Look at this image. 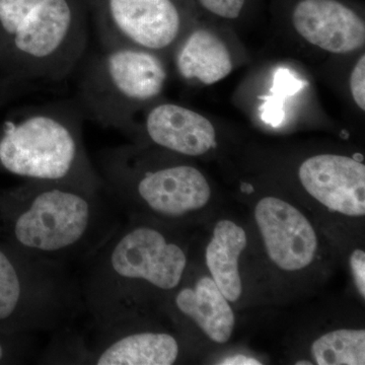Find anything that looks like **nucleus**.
I'll list each match as a JSON object with an SVG mask.
<instances>
[{
    "mask_svg": "<svg viewBox=\"0 0 365 365\" xmlns=\"http://www.w3.org/2000/svg\"><path fill=\"white\" fill-rule=\"evenodd\" d=\"M98 46L139 48L170 59L196 21L190 0H86Z\"/></svg>",
    "mask_w": 365,
    "mask_h": 365,
    "instance_id": "obj_8",
    "label": "nucleus"
},
{
    "mask_svg": "<svg viewBox=\"0 0 365 365\" xmlns=\"http://www.w3.org/2000/svg\"><path fill=\"white\" fill-rule=\"evenodd\" d=\"M247 244L244 228L232 220H223L216 223L206 248V264L211 278L230 302H237L242 295L239 260Z\"/></svg>",
    "mask_w": 365,
    "mask_h": 365,
    "instance_id": "obj_15",
    "label": "nucleus"
},
{
    "mask_svg": "<svg viewBox=\"0 0 365 365\" xmlns=\"http://www.w3.org/2000/svg\"><path fill=\"white\" fill-rule=\"evenodd\" d=\"M36 334H14L0 331V364H20L26 360L37 361L38 353L35 342Z\"/></svg>",
    "mask_w": 365,
    "mask_h": 365,
    "instance_id": "obj_17",
    "label": "nucleus"
},
{
    "mask_svg": "<svg viewBox=\"0 0 365 365\" xmlns=\"http://www.w3.org/2000/svg\"><path fill=\"white\" fill-rule=\"evenodd\" d=\"M353 279L359 294L365 297V253L362 250H355L350 256Z\"/></svg>",
    "mask_w": 365,
    "mask_h": 365,
    "instance_id": "obj_20",
    "label": "nucleus"
},
{
    "mask_svg": "<svg viewBox=\"0 0 365 365\" xmlns=\"http://www.w3.org/2000/svg\"><path fill=\"white\" fill-rule=\"evenodd\" d=\"M304 190L330 210L365 215V165L347 155L323 153L307 158L299 169Z\"/></svg>",
    "mask_w": 365,
    "mask_h": 365,
    "instance_id": "obj_12",
    "label": "nucleus"
},
{
    "mask_svg": "<svg viewBox=\"0 0 365 365\" xmlns=\"http://www.w3.org/2000/svg\"><path fill=\"white\" fill-rule=\"evenodd\" d=\"M289 20L295 33L317 49L348 55L364 49V16L344 0H294Z\"/></svg>",
    "mask_w": 365,
    "mask_h": 365,
    "instance_id": "obj_10",
    "label": "nucleus"
},
{
    "mask_svg": "<svg viewBox=\"0 0 365 365\" xmlns=\"http://www.w3.org/2000/svg\"><path fill=\"white\" fill-rule=\"evenodd\" d=\"M83 314L73 268L0 242V331L58 332Z\"/></svg>",
    "mask_w": 365,
    "mask_h": 365,
    "instance_id": "obj_7",
    "label": "nucleus"
},
{
    "mask_svg": "<svg viewBox=\"0 0 365 365\" xmlns=\"http://www.w3.org/2000/svg\"><path fill=\"white\" fill-rule=\"evenodd\" d=\"M220 364L225 365H260L261 362L250 357L244 356V355H235V356L228 357V359L222 360Z\"/></svg>",
    "mask_w": 365,
    "mask_h": 365,
    "instance_id": "obj_21",
    "label": "nucleus"
},
{
    "mask_svg": "<svg viewBox=\"0 0 365 365\" xmlns=\"http://www.w3.org/2000/svg\"><path fill=\"white\" fill-rule=\"evenodd\" d=\"M86 118L76 100L28 106L0 125V170L26 181L104 190L86 151Z\"/></svg>",
    "mask_w": 365,
    "mask_h": 365,
    "instance_id": "obj_4",
    "label": "nucleus"
},
{
    "mask_svg": "<svg viewBox=\"0 0 365 365\" xmlns=\"http://www.w3.org/2000/svg\"><path fill=\"white\" fill-rule=\"evenodd\" d=\"M255 218L269 258L277 267L294 272L313 263L318 237L299 209L282 199L265 197L257 203Z\"/></svg>",
    "mask_w": 365,
    "mask_h": 365,
    "instance_id": "obj_11",
    "label": "nucleus"
},
{
    "mask_svg": "<svg viewBox=\"0 0 365 365\" xmlns=\"http://www.w3.org/2000/svg\"><path fill=\"white\" fill-rule=\"evenodd\" d=\"M197 11L218 20H239L248 11L251 0H190Z\"/></svg>",
    "mask_w": 365,
    "mask_h": 365,
    "instance_id": "obj_18",
    "label": "nucleus"
},
{
    "mask_svg": "<svg viewBox=\"0 0 365 365\" xmlns=\"http://www.w3.org/2000/svg\"><path fill=\"white\" fill-rule=\"evenodd\" d=\"M151 220L128 216L76 269L91 329L138 323L151 299L174 292L188 265L186 252Z\"/></svg>",
    "mask_w": 365,
    "mask_h": 365,
    "instance_id": "obj_1",
    "label": "nucleus"
},
{
    "mask_svg": "<svg viewBox=\"0 0 365 365\" xmlns=\"http://www.w3.org/2000/svg\"><path fill=\"white\" fill-rule=\"evenodd\" d=\"M312 355L319 365H364V329H339L321 336L312 345Z\"/></svg>",
    "mask_w": 365,
    "mask_h": 365,
    "instance_id": "obj_16",
    "label": "nucleus"
},
{
    "mask_svg": "<svg viewBox=\"0 0 365 365\" xmlns=\"http://www.w3.org/2000/svg\"><path fill=\"white\" fill-rule=\"evenodd\" d=\"M174 153L145 144L105 148L97 168L106 190L127 216L182 220L210 200L203 173Z\"/></svg>",
    "mask_w": 365,
    "mask_h": 365,
    "instance_id": "obj_5",
    "label": "nucleus"
},
{
    "mask_svg": "<svg viewBox=\"0 0 365 365\" xmlns=\"http://www.w3.org/2000/svg\"><path fill=\"white\" fill-rule=\"evenodd\" d=\"M175 292L170 304L178 313L191 319L213 342L225 344L230 339L234 312L212 278L203 276L192 287H179Z\"/></svg>",
    "mask_w": 365,
    "mask_h": 365,
    "instance_id": "obj_14",
    "label": "nucleus"
},
{
    "mask_svg": "<svg viewBox=\"0 0 365 365\" xmlns=\"http://www.w3.org/2000/svg\"><path fill=\"white\" fill-rule=\"evenodd\" d=\"M106 188L26 181L0 192V237L43 260L78 267L121 223Z\"/></svg>",
    "mask_w": 365,
    "mask_h": 365,
    "instance_id": "obj_2",
    "label": "nucleus"
},
{
    "mask_svg": "<svg viewBox=\"0 0 365 365\" xmlns=\"http://www.w3.org/2000/svg\"><path fill=\"white\" fill-rule=\"evenodd\" d=\"M297 364H312V362H297Z\"/></svg>",
    "mask_w": 365,
    "mask_h": 365,
    "instance_id": "obj_22",
    "label": "nucleus"
},
{
    "mask_svg": "<svg viewBox=\"0 0 365 365\" xmlns=\"http://www.w3.org/2000/svg\"><path fill=\"white\" fill-rule=\"evenodd\" d=\"M167 57L115 46L86 52L79 66L76 101L86 119L127 130L134 118L162 98L169 79Z\"/></svg>",
    "mask_w": 365,
    "mask_h": 365,
    "instance_id": "obj_6",
    "label": "nucleus"
},
{
    "mask_svg": "<svg viewBox=\"0 0 365 365\" xmlns=\"http://www.w3.org/2000/svg\"><path fill=\"white\" fill-rule=\"evenodd\" d=\"M86 0H0V73L31 85H59L88 51Z\"/></svg>",
    "mask_w": 365,
    "mask_h": 365,
    "instance_id": "obj_3",
    "label": "nucleus"
},
{
    "mask_svg": "<svg viewBox=\"0 0 365 365\" xmlns=\"http://www.w3.org/2000/svg\"><path fill=\"white\" fill-rule=\"evenodd\" d=\"M170 59L178 76L193 85L220 83L235 67L234 54L227 41L213 29L197 21L178 43Z\"/></svg>",
    "mask_w": 365,
    "mask_h": 365,
    "instance_id": "obj_13",
    "label": "nucleus"
},
{
    "mask_svg": "<svg viewBox=\"0 0 365 365\" xmlns=\"http://www.w3.org/2000/svg\"><path fill=\"white\" fill-rule=\"evenodd\" d=\"M125 135L179 157H202L217 143L212 122L201 113L160 100L139 113Z\"/></svg>",
    "mask_w": 365,
    "mask_h": 365,
    "instance_id": "obj_9",
    "label": "nucleus"
},
{
    "mask_svg": "<svg viewBox=\"0 0 365 365\" xmlns=\"http://www.w3.org/2000/svg\"><path fill=\"white\" fill-rule=\"evenodd\" d=\"M350 95L359 111H365V54L362 52L353 66L349 76Z\"/></svg>",
    "mask_w": 365,
    "mask_h": 365,
    "instance_id": "obj_19",
    "label": "nucleus"
}]
</instances>
